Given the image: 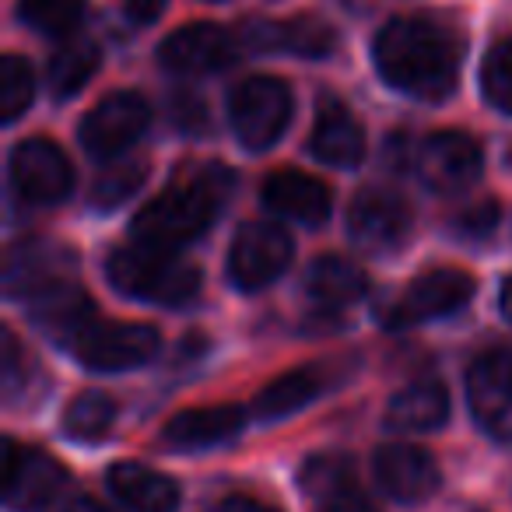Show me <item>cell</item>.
Listing matches in <instances>:
<instances>
[{
	"instance_id": "6da1fadb",
	"label": "cell",
	"mask_w": 512,
	"mask_h": 512,
	"mask_svg": "<svg viewBox=\"0 0 512 512\" xmlns=\"http://www.w3.org/2000/svg\"><path fill=\"white\" fill-rule=\"evenodd\" d=\"M376 67L393 88L414 99H442L460 74V39L432 18H393L376 36Z\"/></svg>"
},
{
	"instance_id": "7a4b0ae2",
	"label": "cell",
	"mask_w": 512,
	"mask_h": 512,
	"mask_svg": "<svg viewBox=\"0 0 512 512\" xmlns=\"http://www.w3.org/2000/svg\"><path fill=\"white\" fill-rule=\"evenodd\" d=\"M225 183H228L225 172L214 162H207L200 172H193L190 183H179L172 190H165L162 197L148 200L137 211L130 232H134V239L148 242V246H165V249H176L183 242L197 239L214 221Z\"/></svg>"
},
{
	"instance_id": "3957f363",
	"label": "cell",
	"mask_w": 512,
	"mask_h": 512,
	"mask_svg": "<svg viewBox=\"0 0 512 512\" xmlns=\"http://www.w3.org/2000/svg\"><path fill=\"white\" fill-rule=\"evenodd\" d=\"M106 274L123 295L158 306H186L200 292V271L165 246H123L109 256Z\"/></svg>"
},
{
	"instance_id": "277c9868",
	"label": "cell",
	"mask_w": 512,
	"mask_h": 512,
	"mask_svg": "<svg viewBox=\"0 0 512 512\" xmlns=\"http://www.w3.org/2000/svg\"><path fill=\"white\" fill-rule=\"evenodd\" d=\"M228 120L246 148H271L292 120V88L271 74L239 81L232 88V99H228Z\"/></svg>"
},
{
	"instance_id": "5b68a950",
	"label": "cell",
	"mask_w": 512,
	"mask_h": 512,
	"mask_svg": "<svg viewBox=\"0 0 512 512\" xmlns=\"http://www.w3.org/2000/svg\"><path fill=\"white\" fill-rule=\"evenodd\" d=\"M85 369L95 372H123L151 362L158 351V334L141 323H116V320H92L64 344Z\"/></svg>"
},
{
	"instance_id": "8992f818",
	"label": "cell",
	"mask_w": 512,
	"mask_h": 512,
	"mask_svg": "<svg viewBox=\"0 0 512 512\" xmlns=\"http://www.w3.org/2000/svg\"><path fill=\"white\" fill-rule=\"evenodd\" d=\"M474 295V278L453 267H435L425 271L383 309V323L390 330H404L414 323H428L463 309Z\"/></svg>"
},
{
	"instance_id": "52a82bcc",
	"label": "cell",
	"mask_w": 512,
	"mask_h": 512,
	"mask_svg": "<svg viewBox=\"0 0 512 512\" xmlns=\"http://www.w3.org/2000/svg\"><path fill=\"white\" fill-rule=\"evenodd\" d=\"M292 260V235L278 221H246L228 253V278L242 292L267 288Z\"/></svg>"
},
{
	"instance_id": "ba28073f",
	"label": "cell",
	"mask_w": 512,
	"mask_h": 512,
	"mask_svg": "<svg viewBox=\"0 0 512 512\" xmlns=\"http://www.w3.org/2000/svg\"><path fill=\"white\" fill-rule=\"evenodd\" d=\"M11 186L25 204L50 207L67 200L74 186V169L53 141L29 137L11 151Z\"/></svg>"
},
{
	"instance_id": "9c48e42d",
	"label": "cell",
	"mask_w": 512,
	"mask_h": 512,
	"mask_svg": "<svg viewBox=\"0 0 512 512\" xmlns=\"http://www.w3.org/2000/svg\"><path fill=\"white\" fill-rule=\"evenodd\" d=\"M64 484H67V470L50 453L8 442L4 505L11 512H46L60 498Z\"/></svg>"
},
{
	"instance_id": "30bf717a",
	"label": "cell",
	"mask_w": 512,
	"mask_h": 512,
	"mask_svg": "<svg viewBox=\"0 0 512 512\" xmlns=\"http://www.w3.org/2000/svg\"><path fill=\"white\" fill-rule=\"evenodd\" d=\"M411 207L400 193L383 190V186H365L355 193L348 207V232L358 246L372 249V253H386L397 249L411 232Z\"/></svg>"
},
{
	"instance_id": "8fae6325",
	"label": "cell",
	"mask_w": 512,
	"mask_h": 512,
	"mask_svg": "<svg viewBox=\"0 0 512 512\" xmlns=\"http://www.w3.org/2000/svg\"><path fill=\"white\" fill-rule=\"evenodd\" d=\"M151 109L137 92H116L102 99L92 113L81 120V144L95 158H116L137 144V137L148 130Z\"/></svg>"
},
{
	"instance_id": "7c38bea8",
	"label": "cell",
	"mask_w": 512,
	"mask_h": 512,
	"mask_svg": "<svg viewBox=\"0 0 512 512\" xmlns=\"http://www.w3.org/2000/svg\"><path fill=\"white\" fill-rule=\"evenodd\" d=\"M467 397L474 418L495 439L512 442V351H484L467 372Z\"/></svg>"
},
{
	"instance_id": "4fadbf2b",
	"label": "cell",
	"mask_w": 512,
	"mask_h": 512,
	"mask_svg": "<svg viewBox=\"0 0 512 512\" xmlns=\"http://www.w3.org/2000/svg\"><path fill=\"white\" fill-rule=\"evenodd\" d=\"M239 46L246 53H292V57L320 60L334 50L337 36L323 18L299 15L288 22H242L235 32Z\"/></svg>"
},
{
	"instance_id": "5bb4252c",
	"label": "cell",
	"mask_w": 512,
	"mask_h": 512,
	"mask_svg": "<svg viewBox=\"0 0 512 512\" xmlns=\"http://www.w3.org/2000/svg\"><path fill=\"white\" fill-rule=\"evenodd\" d=\"M418 169L432 190L460 193L481 176V148L460 130H439L418 151Z\"/></svg>"
},
{
	"instance_id": "9a60e30c",
	"label": "cell",
	"mask_w": 512,
	"mask_h": 512,
	"mask_svg": "<svg viewBox=\"0 0 512 512\" xmlns=\"http://www.w3.org/2000/svg\"><path fill=\"white\" fill-rule=\"evenodd\" d=\"M239 53H242V46L232 32L218 29V25H211V22H197V25H186V29L172 32L162 43L158 57L176 74H211V71H225Z\"/></svg>"
},
{
	"instance_id": "2e32d148",
	"label": "cell",
	"mask_w": 512,
	"mask_h": 512,
	"mask_svg": "<svg viewBox=\"0 0 512 512\" xmlns=\"http://www.w3.org/2000/svg\"><path fill=\"white\" fill-rule=\"evenodd\" d=\"M372 474L376 484L397 502H425L439 488V467H435L432 453L411 442H390V446L376 449L372 460Z\"/></svg>"
},
{
	"instance_id": "e0dca14e",
	"label": "cell",
	"mask_w": 512,
	"mask_h": 512,
	"mask_svg": "<svg viewBox=\"0 0 512 512\" xmlns=\"http://www.w3.org/2000/svg\"><path fill=\"white\" fill-rule=\"evenodd\" d=\"M313 155L337 169H355L365 158V130L344 102L323 95L313 127Z\"/></svg>"
},
{
	"instance_id": "ac0fdd59",
	"label": "cell",
	"mask_w": 512,
	"mask_h": 512,
	"mask_svg": "<svg viewBox=\"0 0 512 512\" xmlns=\"http://www.w3.org/2000/svg\"><path fill=\"white\" fill-rule=\"evenodd\" d=\"M246 425V411L235 404H214V407H193L169 418L162 439L172 449H211L221 442L235 439Z\"/></svg>"
},
{
	"instance_id": "d6986e66",
	"label": "cell",
	"mask_w": 512,
	"mask_h": 512,
	"mask_svg": "<svg viewBox=\"0 0 512 512\" xmlns=\"http://www.w3.org/2000/svg\"><path fill=\"white\" fill-rule=\"evenodd\" d=\"M264 204L281 218L302 221V225H323L330 218V190L320 179L306 172H274L264 183Z\"/></svg>"
},
{
	"instance_id": "ffe728a7",
	"label": "cell",
	"mask_w": 512,
	"mask_h": 512,
	"mask_svg": "<svg viewBox=\"0 0 512 512\" xmlns=\"http://www.w3.org/2000/svg\"><path fill=\"white\" fill-rule=\"evenodd\" d=\"M109 491L120 498V505H127L130 512H176L179 505V488L172 477L158 474V470L144 467V463L123 460L116 467H109L106 474Z\"/></svg>"
},
{
	"instance_id": "44dd1931",
	"label": "cell",
	"mask_w": 512,
	"mask_h": 512,
	"mask_svg": "<svg viewBox=\"0 0 512 512\" xmlns=\"http://www.w3.org/2000/svg\"><path fill=\"white\" fill-rule=\"evenodd\" d=\"M449 418V393L435 379H418L404 386L386 407V425L393 432H432L446 425Z\"/></svg>"
},
{
	"instance_id": "7402d4cb",
	"label": "cell",
	"mask_w": 512,
	"mask_h": 512,
	"mask_svg": "<svg viewBox=\"0 0 512 512\" xmlns=\"http://www.w3.org/2000/svg\"><path fill=\"white\" fill-rule=\"evenodd\" d=\"M29 302H32V320L50 337H57L60 344L71 341V337L95 316L92 299H88L74 281H60V285L32 295Z\"/></svg>"
},
{
	"instance_id": "603a6c76",
	"label": "cell",
	"mask_w": 512,
	"mask_h": 512,
	"mask_svg": "<svg viewBox=\"0 0 512 512\" xmlns=\"http://www.w3.org/2000/svg\"><path fill=\"white\" fill-rule=\"evenodd\" d=\"M306 292L320 309H341L369 292V278L344 256H320L306 274Z\"/></svg>"
},
{
	"instance_id": "cb8c5ba5",
	"label": "cell",
	"mask_w": 512,
	"mask_h": 512,
	"mask_svg": "<svg viewBox=\"0 0 512 512\" xmlns=\"http://www.w3.org/2000/svg\"><path fill=\"white\" fill-rule=\"evenodd\" d=\"M60 260H64V253L53 246H43V242H22V246H15L8 256V292L32 299V295L67 281L60 274Z\"/></svg>"
},
{
	"instance_id": "d4e9b609",
	"label": "cell",
	"mask_w": 512,
	"mask_h": 512,
	"mask_svg": "<svg viewBox=\"0 0 512 512\" xmlns=\"http://www.w3.org/2000/svg\"><path fill=\"white\" fill-rule=\"evenodd\" d=\"M320 393H323V376L316 369L285 372V376L274 379L267 390H260V397L253 400V414L260 421L288 418V414H295L306 404H313Z\"/></svg>"
},
{
	"instance_id": "484cf974",
	"label": "cell",
	"mask_w": 512,
	"mask_h": 512,
	"mask_svg": "<svg viewBox=\"0 0 512 512\" xmlns=\"http://www.w3.org/2000/svg\"><path fill=\"white\" fill-rule=\"evenodd\" d=\"M99 64H102L99 46L85 43V39H78V43H64L50 60L53 95H57V99H71V95H78L81 88L95 78Z\"/></svg>"
},
{
	"instance_id": "4316f807",
	"label": "cell",
	"mask_w": 512,
	"mask_h": 512,
	"mask_svg": "<svg viewBox=\"0 0 512 512\" xmlns=\"http://www.w3.org/2000/svg\"><path fill=\"white\" fill-rule=\"evenodd\" d=\"M116 425V400L106 393H78L64 411V432L78 442L106 439L109 428Z\"/></svg>"
},
{
	"instance_id": "83f0119b",
	"label": "cell",
	"mask_w": 512,
	"mask_h": 512,
	"mask_svg": "<svg viewBox=\"0 0 512 512\" xmlns=\"http://www.w3.org/2000/svg\"><path fill=\"white\" fill-rule=\"evenodd\" d=\"M302 488L320 505L337 495H348V491H355V463L337 453L313 456V460L302 467Z\"/></svg>"
},
{
	"instance_id": "f1b7e54d",
	"label": "cell",
	"mask_w": 512,
	"mask_h": 512,
	"mask_svg": "<svg viewBox=\"0 0 512 512\" xmlns=\"http://www.w3.org/2000/svg\"><path fill=\"white\" fill-rule=\"evenodd\" d=\"M18 18L43 36H71L85 18V0H18Z\"/></svg>"
},
{
	"instance_id": "f546056e",
	"label": "cell",
	"mask_w": 512,
	"mask_h": 512,
	"mask_svg": "<svg viewBox=\"0 0 512 512\" xmlns=\"http://www.w3.org/2000/svg\"><path fill=\"white\" fill-rule=\"evenodd\" d=\"M148 179V165L137 162V158H127V162H113L99 172V179L92 183V204L99 211H109V207H120L123 200H130Z\"/></svg>"
},
{
	"instance_id": "4dcf8cb0",
	"label": "cell",
	"mask_w": 512,
	"mask_h": 512,
	"mask_svg": "<svg viewBox=\"0 0 512 512\" xmlns=\"http://www.w3.org/2000/svg\"><path fill=\"white\" fill-rule=\"evenodd\" d=\"M481 88H484V99L498 113L512 116V36L498 39L488 50V57L481 64Z\"/></svg>"
},
{
	"instance_id": "1f68e13d",
	"label": "cell",
	"mask_w": 512,
	"mask_h": 512,
	"mask_svg": "<svg viewBox=\"0 0 512 512\" xmlns=\"http://www.w3.org/2000/svg\"><path fill=\"white\" fill-rule=\"evenodd\" d=\"M32 95H36V81H32L29 64L18 53H8L0 64V113H4V120L15 123L29 109Z\"/></svg>"
},
{
	"instance_id": "d6a6232c",
	"label": "cell",
	"mask_w": 512,
	"mask_h": 512,
	"mask_svg": "<svg viewBox=\"0 0 512 512\" xmlns=\"http://www.w3.org/2000/svg\"><path fill=\"white\" fill-rule=\"evenodd\" d=\"M495 225H498V207L491 204V200L467 207V211L456 218V228H460V235H467V239H484V235L495 232Z\"/></svg>"
},
{
	"instance_id": "836d02e7",
	"label": "cell",
	"mask_w": 512,
	"mask_h": 512,
	"mask_svg": "<svg viewBox=\"0 0 512 512\" xmlns=\"http://www.w3.org/2000/svg\"><path fill=\"white\" fill-rule=\"evenodd\" d=\"M169 116L179 130H186V134H200V130L207 127V109L197 95H176Z\"/></svg>"
},
{
	"instance_id": "e575fe53",
	"label": "cell",
	"mask_w": 512,
	"mask_h": 512,
	"mask_svg": "<svg viewBox=\"0 0 512 512\" xmlns=\"http://www.w3.org/2000/svg\"><path fill=\"white\" fill-rule=\"evenodd\" d=\"M123 11H127L130 18H134L137 25H148L155 22L158 15H162L165 8H169V0H120Z\"/></svg>"
},
{
	"instance_id": "d590c367",
	"label": "cell",
	"mask_w": 512,
	"mask_h": 512,
	"mask_svg": "<svg viewBox=\"0 0 512 512\" xmlns=\"http://www.w3.org/2000/svg\"><path fill=\"white\" fill-rule=\"evenodd\" d=\"M211 512H281L274 505L260 502V498H249V495H228L221 498L218 505H211Z\"/></svg>"
},
{
	"instance_id": "8d00e7d4",
	"label": "cell",
	"mask_w": 512,
	"mask_h": 512,
	"mask_svg": "<svg viewBox=\"0 0 512 512\" xmlns=\"http://www.w3.org/2000/svg\"><path fill=\"white\" fill-rule=\"evenodd\" d=\"M320 512H376V509H372L358 491H348V495H337V498H330V502H323Z\"/></svg>"
},
{
	"instance_id": "74e56055",
	"label": "cell",
	"mask_w": 512,
	"mask_h": 512,
	"mask_svg": "<svg viewBox=\"0 0 512 512\" xmlns=\"http://www.w3.org/2000/svg\"><path fill=\"white\" fill-rule=\"evenodd\" d=\"M64 512H109L106 505H99L95 498H78V502H71Z\"/></svg>"
},
{
	"instance_id": "f35d334b",
	"label": "cell",
	"mask_w": 512,
	"mask_h": 512,
	"mask_svg": "<svg viewBox=\"0 0 512 512\" xmlns=\"http://www.w3.org/2000/svg\"><path fill=\"white\" fill-rule=\"evenodd\" d=\"M502 313H505V320L512 323V278H505V285H502Z\"/></svg>"
},
{
	"instance_id": "ab89813d",
	"label": "cell",
	"mask_w": 512,
	"mask_h": 512,
	"mask_svg": "<svg viewBox=\"0 0 512 512\" xmlns=\"http://www.w3.org/2000/svg\"><path fill=\"white\" fill-rule=\"evenodd\" d=\"M211 4H218V0H211Z\"/></svg>"
}]
</instances>
